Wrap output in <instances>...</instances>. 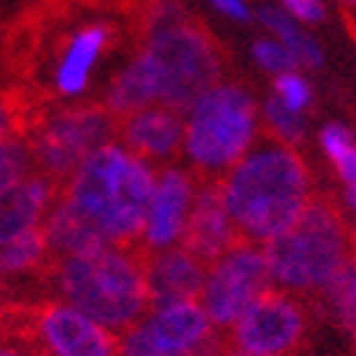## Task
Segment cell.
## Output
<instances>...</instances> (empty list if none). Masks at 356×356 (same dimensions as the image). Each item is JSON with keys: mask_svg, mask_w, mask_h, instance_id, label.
<instances>
[{"mask_svg": "<svg viewBox=\"0 0 356 356\" xmlns=\"http://www.w3.org/2000/svg\"><path fill=\"white\" fill-rule=\"evenodd\" d=\"M116 142L147 164H172L184 150V113L167 105H147L116 122Z\"/></svg>", "mask_w": 356, "mask_h": 356, "instance_id": "cell-13", "label": "cell"}, {"mask_svg": "<svg viewBox=\"0 0 356 356\" xmlns=\"http://www.w3.org/2000/svg\"><path fill=\"white\" fill-rule=\"evenodd\" d=\"M254 57H257L260 65H266V68L275 71V74H289V71H294L300 65L286 46H280V42H272V40H257L254 42Z\"/></svg>", "mask_w": 356, "mask_h": 356, "instance_id": "cell-27", "label": "cell"}, {"mask_svg": "<svg viewBox=\"0 0 356 356\" xmlns=\"http://www.w3.org/2000/svg\"><path fill=\"white\" fill-rule=\"evenodd\" d=\"M229 348L198 300L153 305L119 334V356H220Z\"/></svg>", "mask_w": 356, "mask_h": 356, "instance_id": "cell-8", "label": "cell"}, {"mask_svg": "<svg viewBox=\"0 0 356 356\" xmlns=\"http://www.w3.org/2000/svg\"><path fill=\"white\" fill-rule=\"evenodd\" d=\"M317 300L331 311L345 328L353 331V325H356V252L337 272V277L317 294Z\"/></svg>", "mask_w": 356, "mask_h": 356, "instance_id": "cell-19", "label": "cell"}, {"mask_svg": "<svg viewBox=\"0 0 356 356\" xmlns=\"http://www.w3.org/2000/svg\"><path fill=\"white\" fill-rule=\"evenodd\" d=\"M220 356H257V353H246V350H235L232 345L224 350V353H220Z\"/></svg>", "mask_w": 356, "mask_h": 356, "instance_id": "cell-30", "label": "cell"}, {"mask_svg": "<svg viewBox=\"0 0 356 356\" xmlns=\"http://www.w3.org/2000/svg\"><path fill=\"white\" fill-rule=\"evenodd\" d=\"M145 269H147L153 305H167V302L198 300L209 266L198 260L193 252H187L181 243H175L170 249L147 252Z\"/></svg>", "mask_w": 356, "mask_h": 356, "instance_id": "cell-17", "label": "cell"}, {"mask_svg": "<svg viewBox=\"0 0 356 356\" xmlns=\"http://www.w3.org/2000/svg\"><path fill=\"white\" fill-rule=\"evenodd\" d=\"M26 331L42 356H119V334L57 297L26 305Z\"/></svg>", "mask_w": 356, "mask_h": 356, "instance_id": "cell-11", "label": "cell"}, {"mask_svg": "<svg viewBox=\"0 0 356 356\" xmlns=\"http://www.w3.org/2000/svg\"><path fill=\"white\" fill-rule=\"evenodd\" d=\"M272 280L297 297H317L356 252V229L331 195H314L297 224L263 243Z\"/></svg>", "mask_w": 356, "mask_h": 356, "instance_id": "cell-5", "label": "cell"}, {"mask_svg": "<svg viewBox=\"0 0 356 356\" xmlns=\"http://www.w3.org/2000/svg\"><path fill=\"white\" fill-rule=\"evenodd\" d=\"M353 334H356V325H353Z\"/></svg>", "mask_w": 356, "mask_h": 356, "instance_id": "cell-34", "label": "cell"}, {"mask_svg": "<svg viewBox=\"0 0 356 356\" xmlns=\"http://www.w3.org/2000/svg\"><path fill=\"white\" fill-rule=\"evenodd\" d=\"M275 94H277V99H280L289 111H294V113H300V111L311 102L308 85H305L294 71H289V74H277V79H275Z\"/></svg>", "mask_w": 356, "mask_h": 356, "instance_id": "cell-25", "label": "cell"}, {"mask_svg": "<svg viewBox=\"0 0 356 356\" xmlns=\"http://www.w3.org/2000/svg\"><path fill=\"white\" fill-rule=\"evenodd\" d=\"M308 334V300L283 289L266 291L254 300L235 325L227 331V339L235 350L257 356H294Z\"/></svg>", "mask_w": 356, "mask_h": 356, "instance_id": "cell-10", "label": "cell"}, {"mask_svg": "<svg viewBox=\"0 0 356 356\" xmlns=\"http://www.w3.org/2000/svg\"><path fill=\"white\" fill-rule=\"evenodd\" d=\"M116 122L105 102L42 99L26 127L37 170L63 187L82 161L116 142Z\"/></svg>", "mask_w": 356, "mask_h": 356, "instance_id": "cell-7", "label": "cell"}, {"mask_svg": "<svg viewBox=\"0 0 356 356\" xmlns=\"http://www.w3.org/2000/svg\"><path fill=\"white\" fill-rule=\"evenodd\" d=\"M218 181L241 238L252 243L283 235L314 198L305 159L269 130Z\"/></svg>", "mask_w": 356, "mask_h": 356, "instance_id": "cell-2", "label": "cell"}, {"mask_svg": "<svg viewBox=\"0 0 356 356\" xmlns=\"http://www.w3.org/2000/svg\"><path fill=\"white\" fill-rule=\"evenodd\" d=\"M113 40V26L108 23H88L57 42L54 65H51V94L49 99H74L79 97L99 57L108 51Z\"/></svg>", "mask_w": 356, "mask_h": 356, "instance_id": "cell-15", "label": "cell"}, {"mask_svg": "<svg viewBox=\"0 0 356 356\" xmlns=\"http://www.w3.org/2000/svg\"><path fill=\"white\" fill-rule=\"evenodd\" d=\"M198 184L201 181L190 167H178V164L156 167V190L147 209V224L139 241L145 252H159L181 243Z\"/></svg>", "mask_w": 356, "mask_h": 356, "instance_id": "cell-12", "label": "cell"}, {"mask_svg": "<svg viewBox=\"0 0 356 356\" xmlns=\"http://www.w3.org/2000/svg\"><path fill=\"white\" fill-rule=\"evenodd\" d=\"M34 172L40 170L26 133H12V136L0 139V187L17 184Z\"/></svg>", "mask_w": 356, "mask_h": 356, "instance_id": "cell-21", "label": "cell"}, {"mask_svg": "<svg viewBox=\"0 0 356 356\" xmlns=\"http://www.w3.org/2000/svg\"><path fill=\"white\" fill-rule=\"evenodd\" d=\"M142 246H99L54 257L46 280L57 300L71 302L113 334L127 331L153 308Z\"/></svg>", "mask_w": 356, "mask_h": 356, "instance_id": "cell-4", "label": "cell"}, {"mask_svg": "<svg viewBox=\"0 0 356 356\" xmlns=\"http://www.w3.org/2000/svg\"><path fill=\"white\" fill-rule=\"evenodd\" d=\"M0 289H3V280H0Z\"/></svg>", "mask_w": 356, "mask_h": 356, "instance_id": "cell-33", "label": "cell"}, {"mask_svg": "<svg viewBox=\"0 0 356 356\" xmlns=\"http://www.w3.org/2000/svg\"><path fill=\"white\" fill-rule=\"evenodd\" d=\"M136 60L150 82L153 102L187 113L209 88L227 79L229 57L212 29L178 3H161L133 26Z\"/></svg>", "mask_w": 356, "mask_h": 356, "instance_id": "cell-1", "label": "cell"}, {"mask_svg": "<svg viewBox=\"0 0 356 356\" xmlns=\"http://www.w3.org/2000/svg\"><path fill=\"white\" fill-rule=\"evenodd\" d=\"M348 201H350V207L356 209V187H348Z\"/></svg>", "mask_w": 356, "mask_h": 356, "instance_id": "cell-31", "label": "cell"}, {"mask_svg": "<svg viewBox=\"0 0 356 356\" xmlns=\"http://www.w3.org/2000/svg\"><path fill=\"white\" fill-rule=\"evenodd\" d=\"M266 122H269L266 130L275 133V136L283 139V142H297L302 136V124H300L297 113L289 111L277 97L266 102Z\"/></svg>", "mask_w": 356, "mask_h": 356, "instance_id": "cell-24", "label": "cell"}, {"mask_svg": "<svg viewBox=\"0 0 356 356\" xmlns=\"http://www.w3.org/2000/svg\"><path fill=\"white\" fill-rule=\"evenodd\" d=\"M212 3H215L220 12H224V15L235 17V20H249V9H246L243 0H212Z\"/></svg>", "mask_w": 356, "mask_h": 356, "instance_id": "cell-29", "label": "cell"}, {"mask_svg": "<svg viewBox=\"0 0 356 356\" xmlns=\"http://www.w3.org/2000/svg\"><path fill=\"white\" fill-rule=\"evenodd\" d=\"M156 190V167L119 142L99 147L60 187V201L105 243L139 246Z\"/></svg>", "mask_w": 356, "mask_h": 356, "instance_id": "cell-3", "label": "cell"}, {"mask_svg": "<svg viewBox=\"0 0 356 356\" xmlns=\"http://www.w3.org/2000/svg\"><path fill=\"white\" fill-rule=\"evenodd\" d=\"M272 286L275 280L263 246L241 241L209 266L198 302L218 331H229L254 300L272 291Z\"/></svg>", "mask_w": 356, "mask_h": 356, "instance_id": "cell-9", "label": "cell"}, {"mask_svg": "<svg viewBox=\"0 0 356 356\" xmlns=\"http://www.w3.org/2000/svg\"><path fill=\"white\" fill-rule=\"evenodd\" d=\"M51 249L46 241V232L34 229L29 235H20L0 246V280H23V277H46L51 266Z\"/></svg>", "mask_w": 356, "mask_h": 356, "instance_id": "cell-18", "label": "cell"}, {"mask_svg": "<svg viewBox=\"0 0 356 356\" xmlns=\"http://www.w3.org/2000/svg\"><path fill=\"white\" fill-rule=\"evenodd\" d=\"M241 241L243 238L227 209L220 181H201L187 218V229L181 235V246L207 266H212L220 254H227Z\"/></svg>", "mask_w": 356, "mask_h": 356, "instance_id": "cell-14", "label": "cell"}, {"mask_svg": "<svg viewBox=\"0 0 356 356\" xmlns=\"http://www.w3.org/2000/svg\"><path fill=\"white\" fill-rule=\"evenodd\" d=\"M57 198L60 184L42 172H34L17 184L0 187V246L40 229Z\"/></svg>", "mask_w": 356, "mask_h": 356, "instance_id": "cell-16", "label": "cell"}, {"mask_svg": "<svg viewBox=\"0 0 356 356\" xmlns=\"http://www.w3.org/2000/svg\"><path fill=\"white\" fill-rule=\"evenodd\" d=\"M260 17H263L266 26H269V29L283 40V46L294 54V60H297L300 65H320V63H323L320 49H317L314 42H311L286 15H280L277 9H263Z\"/></svg>", "mask_w": 356, "mask_h": 356, "instance_id": "cell-22", "label": "cell"}, {"mask_svg": "<svg viewBox=\"0 0 356 356\" xmlns=\"http://www.w3.org/2000/svg\"><path fill=\"white\" fill-rule=\"evenodd\" d=\"M79 6H88V9H113V12H122L130 17V29L136 26L142 17H147L161 0H74Z\"/></svg>", "mask_w": 356, "mask_h": 356, "instance_id": "cell-26", "label": "cell"}, {"mask_svg": "<svg viewBox=\"0 0 356 356\" xmlns=\"http://www.w3.org/2000/svg\"><path fill=\"white\" fill-rule=\"evenodd\" d=\"M283 6H286L294 17L305 20V23H320V20L325 17V9H323L320 0H283Z\"/></svg>", "mask_w": 356, "mask_h": 356, "instance_id": "cell-28", "label": "cell"}, {"mask_svg": "<svg viewBox=\"0 0 356 356\" xmlns=\"http://www.w3.org/2000/svg\"><path fill=\"white\" fill-rule=\"evenodd\" d=\"M37 356H42V353H37Z\"/></svg>", "mask_w": 356, "mask_h": 356, "instance_id": "cell-35", "label": "cell"}, {"mask_svg": "<svg viewBox=\"0 0 356 356\" xmlns=\"http://www.w3.org/2000/svg\"><path fill=\"white\" fill-rule=\"evenodd\" d=\"M3 42H6V37H3V31H0V46H3Z\"/></svg>", "mask_w": 356, "mask_h": 356, "instance_id": "cell-32", "label": "cell"}, {"mask_svg": "<svg viewBox=\"0 0 356 356\" xmlns=\"http://www.w3.org/2000/svg\"><path fill=\"white\" fill-rule=\"evenodd\" d=\"M42 99L37 94H29L17 82H0V139L12 133H26L34 108Z\"/></svg>", "mask_w": 356, "mask_h": 356, "instance_id": "cell-20", "label": "cell"}, {"mask_svg": "<svg viewBox=\"0 0 356 356\" xmlns=\"http://www.w3.org/2000/svg\"><path fill=\"white\" fill-rule=\"evenodd\" d=\"M323 147L342 175V181L348 187H356V142L350 139V133L342 124H328L323 130Z\"/></svg>", "mask_w": 356, "mask_h": 356, "instance_id": "cell-23", "label": "cell"}, {"mask_svg": "<svg viewBox=\"0 0 356 356\" xmlns=\"http://www.w3.org/2000/svg\"><path fill=\"white\" fill-rule=\"evenodd\" d=\"M257 142V102L241 82H218L184 116V156L198 181L224 178Z\"/></svg>", "mask_w": 356, "mask_h": 356, "instance_id": "cell-6", "label": "cell"}]
</instances>
